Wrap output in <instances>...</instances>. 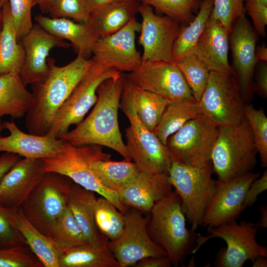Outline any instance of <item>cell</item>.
I'll list each match as a JSON object with an SVG mask.
<instances>
[{
    "mask_svg": "<svg viewBox=\"0 0 267 267\" xmlns=\"http://www.w3.org/2000/svg\"><path fill=\"white\" fill-rule=\"evenodd\" d=\"M45 173L43 159H20L0 181V206L20 208Z\"/></svg>",
    "mask_w": 267,
    "mask_h": 267,
    "instance_id": "20",
    "label": "cell"
},
{
    "mask_svg": "<svg viewBox=\"0 0 267 267\" xmlns=\"http://www.w3.org/2000/svg\"><path fill=\"white\" fill-rule=\"evenodd\" d=\"M35 20L45 30L62 40L70 42L77 54L85 58L92 54L95 45L100 38L90 23L76 22L66 18H52L42 14L35 16Z\"/></svg>",
    "mask_w": 267,
    "mask_h": 267,
    "instance_id": "24",
    "label": "cell"
},
{
    "mask_svg": "<svg viewBox=\"0 0 267 267\" xmlns=\"http://www.w3.org/2000/svg\"><path fill=\"white\" fill-rule=\"evenodd\" d=\"M120 0H86L91 14L105 6Z\"/></svg>",
    "mask_w": 267,
    "mask_h": 267,
    "instance_id": "50",
    "label": "cell"
},
{
    "mask_svg": "<svg viewBox=\"0 0 267 267\" xmlns=\"http://www.w3.org/2000/svg\"><path fill=\"white\" fill-rule=\"evenodd\" d=\"M267 189V170H266L262 176L255 179L249 187L243 202V210L252 206L257 201L258 196Z\"/></svg>",
    "mask_w": 267,
    "mask_h": 267,
    "instance_id": "46",
    "label": "cell"
},
{
    "mask_svg": "<svg viewBox=\"0 0 267 267\" xmlns=\"http://www.w3.org/2000/svg\"><path fill=\"white\" fill-rule=\"evenodd\" d=\"M52 18L73 19L88 23L91 12L86 0H53L49 13Z\"/></svg>",
    "mask_w": 267,
    "mask_h": 267,
    "instance_id": "41",
    "label": "cell"
},
{
    "mask_svg": "<svg viewBox=\"0 0 267 267\" xmlns=\"http://www.w3.org/2000/svg\"><path fill=\"white\" fill-rule=\"evenodd\" d=\"M245 12L242 0H214L210 17L219 21L229 33L235 20Z\"/></svg>",
    "mask_w": 267,
    "mask_h": 267,
    "instance_id": "42",
    "label": "cell"
},
{
    "mask_svg": "<svg viewBox=\"0 0 267 267\" xmlns=\"http://www.w3.org/2000/svg\"><path fill=\"white\" fill-rule=\"evenodd\" d=\"M172 266L167 256L149 257L138 261L134 267H170Z\"/></svg>",
    "mask_w": 267,
    "mask_h": 267,
    "instance_id": "48",
    "label": "cell"
},
{
    "mask_svg": "<svg viewBox=\"0 0 267 267\" xmlns=\"http://www.w3.org/2000/svg\"><path fill=\"white\" fill-rule=\"evenodd\" d=\"M4 208L11 223L25 238L27 245L44 267H59L60 251L51 239L43 234L25 217L20 208Z\"/></svg>",
    "mask_w": 267,
    "mask_h": 267,
    "instance_id": "25",
    "label": "cell"
},
{
    "mask_svg": "<svg viewBox=\"0 0 267 267\" xmlns=\"http://www.w3.org/2000/svg\"><path fill=\"white\" fill-rule=\"evenodd\" d=\"M135 85L170 101L193 97L176 63L170 61H142L125 75Z\"/></svg>",
    "mask_w": 267,
    "mask_h": 267,
    "instance_id": "14",
    "label": "cell"
},
{
    "mask_svg": "<svg viewBox=\"0 0 267 267\" xmlns=\"http://www.w3.org/2000/svg\"><path fill=\"white\" fill-rule=\"evenodd\" d=\"M218 127L199 114L168 138L165 144L172 161L201 166L211 161Z\"/></svg>",
    "mask_w": 267,
    "mask_h": 267,
    "instance_id": "11",
    "label": "cell"
},
{
    "mask_svg": "<svg viewBox=\"0 0 267 267\" xmlns=\"http://www.w3.org/2000/svg\"><path fill=\"white\" fill-rule=\"evenodd\" d=\"M95 193L73 182L68 196V207L89 244H96L105 237L99 232L95 223Z\"/></svg>",
    "mask_w": 267,
    "mask_h": 267,
    "instance_id": "27",
    "label": "cell"
},
{
    "mask_svg": "<svg viewBox=\"0 0 267 267\" xmlns=\"http://www.w3.org/2000/svg\"><path fill=\"white\" fill-rule=\"evenodd\" d=\"M149 214L146 216L131 207L124 214V226L120 237L108 241V248L120 267L133 266L149 257L167 256L166 252L150 238L147 226Z\"/></svg>",
    "mask_w": 267,
    "mask_h": 267,
    "instance_id": "13",
    "label": "cell"
},
{
    "mask_svg": "<svg viewBox=\"0 0 267 267\" xmlns=\"http://www.w3.org/2000/svg\"><path fill=\"white\" fill-rule=\"evenodd\" d=\"M261 216L258 222L255 223L258 228L267 227V205L262 206L260 209Z\"/></svg>",
    "mask_w": 267,
    "mask_h": 267,
    "instance_id": "52",
    "label": "cell"
},
{
    "mask_svg": "<svg viewBox=\"0 0 267 267\" xmlns=\"http://www.w3.org/2000/svg\"><path fill=\"white\" fill-rule=\"evenodd\" d=\"M49 68L47 78L32 85L33 100L25 115L28 133L45 136L61 106L92 63L79 54L68 64L58 66L54 59L48 57Z\"/></svg>",
    "mask_w": 267,
    "mask_h": 267,
    "instance_id": "2",
    "label": "cell"
},
{
    "mask_svg": "<svg viewBox=\"0 0 267 267\" xmlns=\"http://www.w3.org/2000/svg\"><path fill=\"white\" fill-rule=\"evenodd\" d=\"M122 96L131 104L143 125L153 132L167 106L171 102L135 85L127 79L125 75Z\"/></svg>",
    "mask_w": 267,
    "mask_h": 267,
    "instance_id": "26",
    "label": "cell"
},
{
    "mask_svg": "<svg viewBox=\"0 0 267 267\" xmlns=\"http://www.w3.org/2000/svg\"><path fill=\"white\" fill-rule=\"evenodd\" d=\"M259 228L251 222L233 221L213 228L208 236L200 235L193 254L209 239L217 237L226 243L218 252L214 266L217 267H242L248 260L259 256L267 257V248L259 244L256 236Z\"/></svg>",
    "mask_w": 267,
    "mask_h": 267,
    "instance_id": "9",
    "label": "cell"
},
{
    "mask_svg": "<svg viewBox=\"0 0 267 267\" xmlns=\"http://www.w3.org/2000/svg\"><path fill=\"white\" fill-rule=\"evenodd\" d=\"M73 182L63 175L45 172L20 207L26 218L48 237L54 224L68 207Z\"/></svg>",
    "mask_w": 267,
    "mask_h": 267,
    "instance_id": "7",
    "label": "cell"
},
{
    "mask_svg": "<svg viewBox=\"0 0 267 267\" xmlns=\"http://www.w3.org/2000/svg\"><path fill=\"white\" fill-rule=\"evenodd\" d=\"M19 155L4 152L0 155V181L4 175L21 159Z\"/></svg>",
    "mask_w": 267,
    "mask_h": 267,
    "instance_id": "49",
    "label": "cell"
},
{
    "mask_svg": "<svg viewBox=\"0 0 267 267\" xmlns=\"http://www.w3.org/2000/svg\"><path fill=\"white\" fill-rule=\"evenodd\" d=\"M9 8L18 41L32 28L33 0H8Z\"/></svg>",
    "mask_w": 267,
    "mask_h": 267,
    "instance_id": "43",
    "label": "cell"
},
{
    "mask_svg": "<svg viewBox=\"0 0 267 267\" xmlns=\"http://www.w3.org/2000/svg\"><path fill=\"white\" fill-rule=\"evenodd\" d=\"M19 73L0 76V117L10 116L13 119L25 116L33 100Z\"/></svg>",
    "mask_w": 267,
    "mask_h": 267,
    "instance_id": "30",
    "label": "cell"
},
{
    "mask_svg": "<svg viewBox=\"0 0 267 267\" xmlns=\"http://www.w3.org/2000/svg\"><path fill=\"white\" fill-rule=\"evenodd\" d=\"M255 58L257 63L267 62V47L266 44L258 45L255 48Z\"/></svg>",
    "mask_w": 267,
    "mask_h": 267,
    "instance_id": "51",
    "label": "cell"
},
{
    "mask_svg": "<svg viewBox=\"0 0 267 267\" xmlns=\"http://www.w3.org/2000/svg\"><path fill=\"white\" fill-rule=\"evenodd\" d=\"M176 64L189 87L193 98L199 102L207 84L210 71L194 53L187 54Z\"/></svg>",
    "mask_w": 267,
    "mask_h": 267,
    "instance_id": "37",
    "label": "cell"
},
{
    "mask_svg": "<svg viewBox=\"0 0 267 267\" xmlns=\"http://www.w3.org/2000/svg\"><path fill=\"white\" fill-rule=\"evenodd\" d=\"M105 236L95 244L73 247L60 253L59 267H120L110 251Z\"/></svg>",
    "mask_w": 267,
    "mask_h": 267,
    "instance_id": "29",
    "label": "cell"
},
{
    "mask_svg": "<svg viewBox=\"0 0 267 267\" xmlns=\"http://www.w3.org/2000/svg\"><path fill=\"white\" fill-rule=\"evenodd\" d=\"M244 116L253 135L261 165L266 168L267 166V118L262 108L257 109L251 104L245 105Z\"/></svg>",
    "mask_w": 267,
    "mask_h": 267,
    "instance_id": "38",
    "label": "cell"
},
{
    "mask_svg": "<svg viewBox=\"0 0 267 267\" xmlns=\"http://www.w3.org/2000/svg\"><path fill=\"white\" fill-rule=\"evenodd\" d=\"M261 176L253 171L228 180L215 181L214 195L202 219L200 226L210 229L236 221L243 211L242 204L251 184Z\"/></svg>",
    "mask_w": 267,
    "mask_h": 267,
    "instance_id": "15",
    "label": "cell"
},
{
    "mask_svg": "<svg viewBox=\"0 0 267 267\" xmlns=\"http://www.w3.org/2000/svg\"><path fill=\"white\" fill-rule=\"evenodd\" d=\"M119 108L130 123L125 132L126 146L132 160L140 172L168 175L172 161L165 145L143 125L131 104L122 95Z\"/></svg>",
    "mask_w": 267,
    "mask_h": 267,
    "instance_id": "10",
    "label": "cell"
},
{
    "mask_svg": "<svg viewBox=\"0 0 267 267\" xmlns=\"http://www.w3.org/2000/svg\"><path fill=\"white\" fill-rule=\"evenodd\" d=\"M197 0V1H200V0Z\"/></svg>",
    "mask_w": 267,
    "mask_h": 267,
    "instance_id": "57",
    "label": "cell"
},
{
    "mask_svg": "<svg viewBox=\"0 0 267 267\" xmlns=\"http://www.w3.org/2000/svg\"><path fill=\"white\" fill-rule=\"evenodd\" d=\"M142 17L138 42L143 47L142 61L172 60L175 40L180 30L179 23L167 16L156 14L152 7L141 3Z\"/></svg>",
    "mask_w": 267,
    "mask_h": 267,
    "instance_id": "17",
    "label": "cell"
},
{
    "mask_svg": "<svg viewBox=\"0 0 267 267\" xmlns=\"http://www.w3.org/2000/svg\"><path fill=\"white\" fill-rule=\"evenodd\" d=\"M141 3L154 7L158 11L178 23H189L199 2L196 0H140Z\"/></svg>",
    "mask_w": 267,
    "mask_h": 267,
    "instance_id": "39",
    "label": "cell"
},
{
    "mask_svg": "<svg viewBox=\"0 0 267 267\" xmlns=\"http://www.w3.org/2000/svg\"><path fill=\"white\" fill-rule=\"evenodd\" d=\"M172 188L168 175L140 172L117 193L123 205L134 208L145 215L149 214L156 202L169 195Z\"/></svg>",
    "mask_w": 267,
    "mask_h": 267,
    "instance_id": "21",
    "label": "cell"
},
{
    "mask_svg": "<svg viewBox=\"0 0 267 267\" xmlns=\"http://www.w3.org/2000/svg\"><path fill=\"white\" fill-rule=\"evenodd\" d=\"M258 34L245 16L239 17L229 33L231 67L244 100H249L254 89L253 73L257 64L255 48Z\"/></svg>",
    "mask_w": 267,
    "mask_h": 267,
    "instance_id": "18",
    "label": "cell"
},
{
    "mask_svg": "<svg viewBox=\"0 0 267 267\" xmlns=\"http://www.w3.org/2000/svg\"><path fill=\"white\" fill-rule=\"evenodd\" d=\"M124 75L108 79L98 87L97 99L90 114L73 130L59 136L76 146L95 144L107 147L132 160L120 131L118 109Z\"/></svg>",
    "mask_w": 267,
    "mask_h": 267,
    "instance_id": "1",
    "label": "cell"
},
{
    "mask_svg": "<svg viewBox=\"0 0 267 267\" xmlns=\"http://www.w3.org/2000/svg\"><path fill=\"white\" fill-rule=\"evenodd\" d=\"M137 0H120L91 14L89 21L99 37L112 34L125 27L138 12Z\"/></svg>",
    "mask_w": 267,
    "mask_h": 267,
    "instance_id": "31",
    "label": "cell"
},
{
    "mask_svg": "<svg viewBox=\"0 0 267 267\" xmlns=\"http://www.w3.org/2000/svg\"><path fill=\"white\" fill-rule=\"evenodd\" d=\"M90 168L105 187L116 193L140 172L135 163L126 159L121 161L96 160L91 163Z\"/></svg>",
    "mask_w": 267,
    "mask_h": 267,
    "instance_id": "33",
    "label": "cell"
},
{
    "mask_svg": "<svg viewBox=\"0 0 267 267\" xmlns=\"http://www.w3.org/2000/svg\"><path fill=\"white\" fill-rule=\"evenodd\" d=\"M94 221L99 232L109 241L120 237L125 223L124 214L109 200L101 196L96 198Z\"/></svg>",
    "mask_w": 267,
    "mask_h": 267,
    "instance_id": "36",
    "label": "cell"
},
{
    "mask_svg": "<svg viewBox=\"0 0 267 267\" xmlns=\"http://www.w3.org/2000/svg\"><path fill=\"white\" fill-rule=\"evenodd\" d=\"M229 33L218 20L209 17L194 53L210 71L234 76L228 60Z\"/></svg>",
    "mask_w": 267,
    "mask_h": 267,
    "instance_id": "23",
    "label": "cell"
},
{
    "mask_svg": "<svg viewBox=\"0 0 267 267\" xmlns=\"http://www.w3.org/2000/svg\"><path fill=\"white\" fill-rule=\"evenodd\" d=\"M218 129L211 157L218 179H231L253 171L258 152L245 119L235 124L219 126Z\"/></svg>",
    "mask_w": 267,
    "mask_h": 267,
    "instance_id": "4",
    "label": "cell"
},
{
    "mask_svg": "<svg viewBox=\"0 0 267 267\" xmlns=\"http://www.w3.org/2000/svg\"><path fill=\"white\" fill-rule=\"evenodd\" d=\"M0 267H44L28 245L0 248Z\"/></svg>",
    "mask_w": 267,
    "mask_h": 267,
    "instance_id": "40",
    "label": "cell"
},
{
    "mask_svg": "<svg viewBox=\"0 0 267 267\" xmlns=\"http://www.w3.org/2000/svg\"><path fill=\"white\" fill-rule=\"evenodd\" d=\"M149 236L166 253L172 266L182 265L201 235L186 226L179 197L174 190L156 202L149 213Z\"/></svg>",
    "mask_w": 267,
    "mask_h": 267,
    "instance_id": "3",
    "label": "cell"
},
{
    "mask_svg": "<svg viewBox=\"0 0 267 267\" xmlns=\"http://www.w3.org/2000/svg\"><path fill=\"white\" fill-rule=\"evenodd\" d=\"M53 0H33L34 6L37 4L43 13H49Z\"/></svg>",
    "mask_w": 267,
    "mask_h": 267,
    "instance_id": "53",
    "label": "cell"
},
{
    "mask_svg": "<svg viewBox=\"0 0 267 267\" xmlns=\"http://www.w3.org/2000/svg\"><path fill=\"white\" fill-rule=\"evenodd\" d=\"M3 128L9 135L0 137V152H10L29 159L57 156L64 141L61 138L37 135L22 131L14 122L4 121Z\"/></svg>",
    "mask_w": 267,
    "mask_h": 267,
    "instance_id": "22",
    "label": "cell"
},
{
    "mask_svg": "<svg viewBox=\"0 0 267 267\" xmlns=\"http://www.w3.org/2000/svg\"><path fill=\"white\" fill-rule=\"evenodd\" d=\"M198 102L200 114L218 127L235 124L245 119L244 100L233 75L210 71Z\"/></svg>",
    "mask_w": 267,
    "mask_h": 267,
    "instance_id": "12",
    "label": "cell"
},
{
    "mask_svg": "<svg viewBox=\"0 0 267 267\" xmlns=\"http://www.w3.org/2000/svg\"><path fill=\"white\" fill-rule=\"evenodd\" d=\"M199 114L198 102L193 97L171 101L153 132L165 145L170 136Z\"/></svg>",
    "mask_w": 267,
    "mask_h": 267,
    "instance_id": "32",
    "label": "cell"
},
{
    "mask_svg": "<svg viewBox=\"0 0 267 267\" xmlns=\"http://www.w3.org/2000/svg\"><path fill=\"white\" fill-rule=\"evenodd\" d=\"M214 0H203L196 16L187 26L180 29L174 44L172 60L176 62L185 55L193 53L212 10Z\"/></svg>",
    "mask_w": 267,
    "mask_h": 267,
    "instance_id": "34",
    "label": "cell"
},
{
    "mask_svg": "<svg viewBox=\"0 0 267 267\" xmlns=\"http://www.w3.org/2000/svg\"><path fill=\"white\" fill-rule=\"evenodd\" d=\"M19 42L25 52L24 61L19 74L26 86L43 82L47 78L49 71L47 59L52 48H67L71 46L37 23L33 25Z\"/></svg>",
    "mask_w": 267,
    "mask_h": 267,
    "instance_id": "19",
    "label": "cell"
},
{
    "mask_svg": "<svg viewBox=\"0 0 267 267\" xmlns=\"http://www.w3.org/2000/svg\"><path fill=\"white\" fill-rule=\"evenodd\" d=\"M121 74L116 70L92 60L87 71L56 113L45 136L57 138L67 133L71 125L78 126L95 104L97 99L96 91L100 84Z\"/></svg>",
    "mask_w": 267,
    "mask_h": 267,
    "instance_id": "8",
    "label": "cell"
},
{
    "mask_svg": "<svg viewBox=\"0 0 267 267\" xmlns=\"http://www.w3.org/2000/svg\"><path fill=\"white\" fill-rule=\"evenodd\" d=\"M140 28L134 17L118 31L100 37L91 59L121 73L134 71L142 62L141 54L135 46V34Z\"/></svg>",
    "mask_w": 267,
    "mask_h": 267,
    "instance_id": "16",
    "label": "cell"
},
{
    "mask_svg": "<svg viewBox=\"0 0 267 267\" xmlns=\"http://www.w3.org/2000/svg\"><path fill=\"white\" fill-rule=\"evenodd\" d=\"M245 11L250 16L257 34L265 37L267 25V0H242Z\"/></svg>",
    "mask_w": 267,
    "mask_h": 267,
    "instance_id": "44",
    "label": "cell"
},
{
    "mask_svg": "<svg viewBox=\"0 0 267 267\" xmlns=\"http://www.w3.org/2000/svg\"><path fill=\"white\" fill-rule=\"evenodd\" d=\"M254 85V91L264 98L267 97V64L259 62Z\"/></svg>",
    "mask_w": 267,
    "mask_h": 267,
    "instance_id": "47",
    "label": "cell"
},
{
    "mask_svg": "<svg viewBox=\"0 0 267 267\" xmlns=\"http://www.w3.org/2000/svg\"><path fill=\"white\" fill-rule=\"evenodd\" d=\"M4 0H0V31L1 30V25H2V13H1V9H2V6L3 3L4 2Z\"/></svg>",
    "mask_w": 267,
    "mask_h": 267,
    "instance_id": "55",
    "label": "cell"
},
{
    "mask_svg": "<svg viewBox=\"0 0 267 267\" xmlns=\"http://www.w3.org/2000/svg\"><path fill=\"white\" fill-rule=\"evenodd\" d=\"M3 129V124L1 121V118L0 117V137L1 136L0 134Z\"/></svg>",
    "mask_w": 267,
    "mask_h": 267,
    "instance_id": "56",
    "label": "cell"
},
{
    "mask_svg": "<svg viewBox=\"0 0 267 267\" xmlns=\"http://www.w3.org/2000/svg\"><path fill=\"white\" fill-rule=\"evenodd\" d=\"M102 147L95 144L76 146L64 141L57 156L43 159L44 168L45 172L66 176L84 188L105 197L124 214L128 207L121 203L117 193L101 183L90 168L93 161L111 159V154L104 152Z\"/></svg>",
    "mask_w": 267,
    "mask_h": 267,
    "instance_id": "5",
    "label": "cell"
},
{
    "mask_svg": "<svg viewBox=\"0 0 267 267\" xmlns=\"http://www.w3.org/2000/svg\"><path fill=\"white\" fill-rule=\"evenodd\" d=\"M252 267H267V259L265 256H259L256 258L252 262Z\"/></svg>",
    "mask_w": 267,
    "mask_h": 267,
    "instance_id": "54",
    "label": "cell"
},
{
    "mask_svg": "<svg viewBox=\"0 0 267 267\" xmlns=\"http://www.w3.org/2000/svg\"><path fill=\"white\" fill-rule=\"evenodd\" d=\"M213 173L211 161L201 166L172 162L169 180L179 197L182 212L192 231L200 226L214 195L216 180Z\"/></svg>",
    "mask_w": 267,
    "mask_h": 267,
    "instance_id": "6",
    "label": "cell"
},
{
    "mask_svg": "<svg viewBox=\"0 0 267 267\" xmlns=\"http://www.w3.org/2000/svg\"><path fill=\"white\" fill-rule=\"evenodd\" d=\"M49 237L60 253L76 246L89 244L68 207L54 224Z\"/></svg>",
    "mask_w": 267,
    "mask_h": 267,
    "instance_id": "35",
    "label": "cell"
},
{
    "mask_svg": "<svg viewBox=\"0 0 267 267\" xmlns=\"http://www.w3.org/2000/svg\"><path fill=\"white\" fill-rule=\"evenodd\" d=\"M18 245L27 244L22 235L7 218L4 208L0 206V248Z\"/></svg>",
    "mask_w": 267,
    "mask_h": 267,
    "instance_id": "45",
    "label": "cell"
},
{
    "mask_svg": "<svg viewBox=\"0 0 267 267\" xmlns=\"http://www.w3.org/2000/svg\"><path fill=\"white\" fill-rule=\"evenodd\" d=\"M2 25L0 31V76L20 73L25 52L18 41L10 13L8 0H4L2 9Z\"/></svg>",
    "mask_w": 267,
    "mask_h": 267,
    "instance_id": "28",
    "label": "cell"
}]
</instances>
